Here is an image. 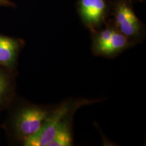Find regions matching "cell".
<instances>
[{"label":"cell","instance_id":"cell-1","mask_svg":"<svg viewBox=\"0 0 146 146\" xmlns=\"http://www.w3.org/2000/svg\"><path fill=\"white\" fill-rule=\"evenodd\" d=\"M54 107L33 104L16 97L8 109V117L3 125L8 137L14 143L22 145L39 131Z\"/></svg>","mask_w":146,"mask_h":146},{"label":"cell","instance_id":"cell-2","mask_svg":"<svg viewBox=\"0 0 146 146\" xmlns=\"http://www.w3.org/2000/svg\"><path fill=\"white\" fill-rule=\"evenodd\" d=\"M91 52L95 56L114 58L135 45L122 34L108 18L102 29L90 32Z\"/></svg>","mask_w":146,"mask_h":146},{"label":"cell","instance_id":"cell-3","mask_svg":"<svg viewBox=\"0 0 146 146\" xmlns=\"http://www.w3.org/2000/svg\"><path fill=\"white\" fill-rule=\"evenodd\" d=\"M102 100L85 98H68L55 105L52 112L37 133L31 136L22 143L23 146H47L54 138L58 126L64 116L71 110H78L85 106L101 102Z\"/></svg>","mask_w":146,"mask_h":146},{"label":"cell","instance_id":"cell-4","mask_svg":"<svg viewBox=\"0 0 146 146\" xmlns=\"http://www.w3.org/2000/svg\"><path fill=\"white\" fill-rule=\"evenodd\" d=\"M110 18L116 28L135 45L145 39L146 27L135 12L134 3L128 0H110Z\"/></svg>","mask_w":146,"mask_h":146},{"label":"cell","instance_id":"cell-5","mask_svg":"<svg viewBox=\"0 0 146 146\" xmlns=\"http://www.w3.org/2000/svg\"><path fill=\"white\" fill-rule=\"evenodd\" d=\"M76 11L83 26L89 32L102 29L110 17V0H77Z\"/></svg>","mask_w":146,"mask_h":146},{"label":"cell","instance_id":"cell-6","mask_svg":"<svg viewBox=\"0 0 146 146\" xmlns=\"http://www.w3.org/2000/svg\"><path fill=\"white\" fill-rule=\"evenodd\" d=\"M25 41L0 33V66L18 74V60Z\"/></svg>","mask_w":146,"mask_h":146},{"label":"cell","instance_id":"cell-7","mask_svg":"<svg viewBox=\"0 0 146 146\" xmlns=\"http://www.w3.org/2000/svg\"><path fill=\"white\" fill-rule=\"evenodd\" d=\"M16 74L0 66V112L8 110L17 97Z\"/></svg>","mask_w":146,"mask_h":146},{"label":"cell","instance_id":"cell-8","mask_svg":"<svg viewBox=\"0 0 146 146\" xmlns=\"http://www.w3.org/2000/svg\"><path fill=\"white\" fill-rule=\"evenodd\" d=\"M78 110L73 109L64 116L56 134L47 146H71L74 145L73 119Z\"/></svg>","mask_w":146,"mask_h":146},{"label":"cell","instance_id":"cell-9","mask_svg":"<svg viewBox=\"0 0 146 146\" xmlns=\"http://www.w3.org/2000/svg\"><path fill=\"white\" fill-rule=\"evenodd\" d=\"M17 5L12 0H0V7L16 8Z\"/></svg>","mask_w":146,"mask_h":146},{"label":"cell","instance_id":"cell-10","mask_svg":"<svg viewBox=\"0 0 146 146\" xmlns=\"http://www.w3.org/2000/svg\"><path fill=\"white\" fill-rule=\"evenodd\" d=\"M128 1H131V2L135 3H137V2L143 3L145 1V0H128Z\"/></svg>","mask_w":146,"mask_h":146}]
</instances>
